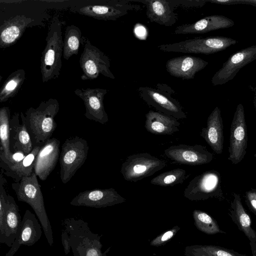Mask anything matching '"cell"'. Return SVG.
Masks as SVG:
<instances>
[{
	"instance_id": "obj_31",
	"label": "cell",
	"mask_w": 256,
	"mask_h": 256,
	"mask_svg": "<svg viewBox=\"0 0 256 256\" xmlns=\"http://www.w3.org/2000/svg\"><path fill=\"white\" fill-rule=\"evenodd\" d=\"M25 80V72L18 69L6 79L0 90V102H6L14 96L20 90Z\"/></svg>"
},
{
	"instance_id": "obj_12",
	"label": "cell",
	"mask_w": 256,
	"mask_h": 256,
	"mask_svg": "<svg viewBox=\"0 0 256 256\" xmlns=\"http://www.w3.org/2000/svg\"><path fill=\"white\" fill-rule=\"evenodd\" d=\"M256 60V44L232 54L212 78L214 86L222 85L232 80L240 70Z\"/></svg>"
},
{
	"instance_id": "obj_41",
	"label": "cell",
	"mask_w": 256,
	"mask_h": 256,
	"mask_svg": "<svg viewBox=\"0 0 256 256\" xmlns=\"http://www.w3.org/2000/svg\"><path fill=\"white\" fill-rule=\"evenodd\" d=\"M252 256H256V242H250Z\"/></svg>"
},
{
	"instance_id": "obj_2",
	"label": "cell",
	"mask_w": 256,
	"mask_h": 256,
	"mask_svg": "<svg viewBox=\"0 0 256 256\" xmlns=\"http://www.w3.org/2000/svg\"><path fill=\"white\" fill-rule=\"evenodd\" d=\"M59 110L58 100L51 98L41 102L36 108H30L24 114L20 112V117L24 122L34 148L42 146L51 138L57 126L54 118Z\"/></svg>"
},
{
	"instance_id": "obj_4",
	"label": "cell",
	"mask_w": 256,
	"mask_h": 256,
	"mask_svg": "<svg viewBox=\"0 0 256 256\" xmlns=\"http://www.w3.org/2000/svg\"><path fill=\"white\" fill-rule=\"evenodd\" d=\"M46 40L40 66L43 82L57 78L60 74L64 42L62 23L58 16H54L50 22Z\"/></svg>"
},
{
	"instance_id": "obj_20",
	"label": "cell",
	"mask_w": 256,
	"mask_h": 256,
	"mask_svg": "<svg viewBox=\"0 0 256 256\" xmlns=\"http://www.w3.org/2000/svg\"><path fill=\"white\" fill-rule=\"evenodd\" d=\"M208 64V62L201 58L183 56L168 60L166 64V68L172 76L184 80H192Z\"/></svg>"
},
{
	"instance_id": "obj_15",
	"label": "cell",
	"mask_w": 256,
	"mask_h": 256,
	"mask_svg": "<svg viewBox=\"0 0 256 256\" xmlns=\"http://www.w3.org/2000/svg\"><path fill=\"white\" fill-rule=\"evenodd\" d=\"M108 92L101 88H77L74 91L84 102V116L87 118L102 124L108 121L104 104V97Z\"/></svg>"
},
{
	"instance_id": "obj_5",
	"label": "cell",
	"mask_w": 256,
	"mask_h": 256,
	"mask_svg": "<svg viewBox=\"0 0 256 256\" xmlns=\"http://www.w3.org/2000/svg\"><path fill=\"white\" fill-rule=\"evenodd\" d=\"M138 91L142 100L158 112L177 120L186 118L179 102L172 96L174 91L168 84H158L155 88L141 86Z\"/></svg>"
},
{
	"instance_id": "obj_30",
	"label": "cell",
	"mask_w": 256,
	"mask_h": 256,
	"mask_svg": "<svg viewBox=\"0 0 256 256\" xmlns=\"http://www.w3.org/2000/svg\"><path fill=\"white\" fill-rule=\"evenodd\" d=\"M82 38L81 30L78 26L72 24L66 28L63 40V57L66 60L78 54Z\"/></svg>"
},
{
	"instance_id": "obj_33",
	"label": "cell",
	"mask_w": 256,
	"mask_h": 256,
	"mask_svg": "<svg viewBox=\"0 0 256 256\" xmlns=\"http://www.w3.org/2000/svg\"><path fill=\"white\" fill-rule=\"evenodd\" d=\"M186 178V170L178 168L160 174L150 182L151 184L161 186H173L183 183Z\"/></svg>"
},
{
	"instance_id": "obj_7",
	"label": "cell",
	"mask_w": 256,
	"mask_h": 256,
	"mask_svg": "<svg viewBox=\"0 0 256 256\" xmlns=\"http://www.w3.org/2000/svg\"><path fill=\"white\" fill-rule=\"evenodd\" d=\"M238 42L232 38L215 36L196 38L178 42L162 44L158 48L163 52L210 54L222 51Z\"/></svg>"
},
{
	"instance_id": "obj_28",
	"label": "cell",
	"mask_w": 256,
	"mask_h": 256,
	"mask_svg": "<svg viewBox=\"0 0 256 256\" xmlns=\"http://www.w3.org/2000/svg\"><path fill=\"white\" fill-rule=\"evenodd\" d=\"M40 148V146H34L22 161L10 168L2 169V172L13 178L14 182H19L24 176H31L34 172L36 156Z\"/></svg>"
},
{
	"instance_id": "obj_40",
	"label": "cell",
	"mask_w": 256,
	"mask_h": 256,
	"mask_svg": "<svg viewBox=\"0 0 256 256\" xmlns=\"http://www.w3.org/2000/svg\"><path fill=\"white\" fill-rule=\"evenodd\" d=\"M246 3L247 4L256 6V0H228V4Z\"/></svg>"
},
{
	"instance_id": "obj_42",
	"label": "cell",
	"mask_w": 256,
	"mask_h": 256,
	"mask_svg": "<svg viewBox=\"0 0 256 256\" xmlns=\"http://www.w3.org/2000/svg\"><path fill=\"white\" fill-rule=\"evenodd\" d=\"M254 104L255 108V109L256 110V88L254 91Z\"/></svg>"
},
{
	"instance_id": "obj_6",
	"label": "cell",
	"mask_w": 256,
	"mask_h": 256,
	"mask_svg": "<svg viewBox=\"0 0 256 256\" xmlns=\"http://www.w3.org/2000/svg\"><path fill=\"white\" fill-rule=\"evenodd\" d=\"M87 141L78 136L66 139L62 146L59 160L60 178L68 183L84 164L88 152Z\"/></svg>"
},
{
	"instance_id": "obj_24",
	"label": "cell",
	"mask_w": 256,
	"mask_h": 256,
	"mask_svg": "<svg viewBox=\"0 0 256 256\" xmlns=\"http://www.w3.org/2000/svg\"><path fill=\"white\" fill-rule=\"evenodd\" d=\"M20 114L14 113L10 118V147L12 152L21 151L26 155L30 154L34 146L30 134Z\"/></svg>"
},
{
	"instance_id": "obj_38",
	"label": "cell",
	"mask_w": 256,
	"mask_h": 256,
	"mask_svg": "<svg viewBox=\"0 0 256 256\" xmlns=\"http://www.w3.org/2000/svg\"><path fill=\"white\" fill-rule=\"evenodd\" d=\"M246 204L250 210L256 216V191L250 190L246 194Z\"/></svg>"
},
{
	"instance_id": "obj_36",
	"label": "cell",
	"mask_w": 256,
	"mask_h": 256,
	"mask_svg": "<svg viewBox=\"0 0 256 256\" xmlns=\"http://www.w3.org/2000/svg\"><path fill=\"white\" fill-rule=\"evenodd\" d=\"M180 229L178 226L164 232L150 242V245L154 246H160L164 245L169 242Z\"/></svg>"
},
{
	"instance_id": "obj_37",
	"label": "cell",
	"mask_w": 256,
	"mask_h": 256,
	"mask_svg": "<svg viewBox=\"0 0 256 256\" xmlns=\"http://www.w3.org/2000/svg\"><path fill=\"white\" fill-rule=\"evenodd\" d=\"M172 2L176 8L180 6L186 8L201 7L207 2L206 0H172Z\"/></svg>"
},
{
	"instance_id": "obj_13",
	"label": "cell",
	"mask_w": 256,
	"mask_h": 256,
	"mask_svg": "<svg viewBox=\"0 0 256 256\" xmlns=\"http://www.w3.org/2000/svg\"><path fill=\"white\" fill-rule=\"evenodd\" d=\"M164 154L169 159L180 164L196 166L210 162L212 154L202 146L178 144L172 146L164 150Z\"/></svg>"
},
{
	"instance_id": "obj_11",
	"label": "cell",
	"mask_w": 256,
	"mask_h": 256,
	"mask_svg": "<svg viewBox=\"0 0 256 256\" xmlns=\"http://www.w3.org/2000/svg\"><path fill=\"white\" fill-rule=\"evenodd\" d=\"M230 156L228 159L234 164L240 162L246 153L248 144L247 130L244 108L238 105L230 126Z\"/></svg>"
},
{
	"instance_id": "obj_21",
	"label": "cell",
	"mask_w": 256,
	"mask_h": 256,
	"mask_svg": "<svg viewBox=\"0 0 256 256\" xmlns=\"http://www.w3.org/2000/svg\"><path fill=\"white\" fill-rule=\"evenodd\" d=\"M234 24V22L225 16H206L194 23L184 24L176 27L174 34H198L208 32L220 29L228 28Z\"/></svg>"
},
{
	"instance_id": "obj_25",
	"label": "cell",
	"mask_w": 256,
	"mask_h": 256,
	"mask_svg": "<svg viewBox=\"0 0 256 256\" xmlns=\"http://www.w3.org/2000/svg\"><path fill=\"white\" fill-rule=\"evenodd\" d=\"M144 127L154 134H172L178 132L180 123L177 119L160 112L150 110L146 114Z\"/></svg>"
},
{
	"instance_id": "obj_3",
	"label": "cell",
	"mask_w": 256,
	"mask_h": 256,
	"mask_svg": "<svg viewBox=\"0 0 256 256\" xmlns=\"http://www.w3.org/2000/svg\"><path fill=\"white\" fill-rule=\"evenodd\" d=\"M12 187L18 201L27 203L34 210L44 231L50 246L54 244L52 228L46 214L44 199L37 176L34 172L30 176H24Z\"/></svg>"
},
{
	"instance_id": "obj_34",
	"label": "cell",
	"mask_w": 256,
	"mask_h": 256,
	"mask_svg": "<svg viewBox=\"0 0 256 256\" xmlns=\"http://www.w3.org/2000/svg\"><path fill=\"white\" fill-rule=\"evenodd\" d=\"M190 247L195 250L203 252L214 256H247L232 250L214 245H192Z\"/></svg>"
},
{
	"instance_id": "obj_17",
	"label": "cell",
	"mask_w": 256,
	"mask_h": 256,
	"mask_svg": "<svg viewBox=\"0 0 256 256\" xmlns=\"http://www.w3.org/2000/svg\"><path fill=\"white\" fill-rule=\"evenodd\" d=\"M218 181L216 172H206L192 180L185 188L184 195L190 200L208 199L216 195Z\"/></svg>"
},
{
	"instance_id": "obj_35",
	"label": "cell",
	"mask_w": 256,
	"mask_h": 256,
	"mask_svg": "<svg viewBox=\"0 0 256 256\" xmlns=\"http://www.w3.org/2000/svg\"><path fill=\"white\" fill-rule=\"evenodd\" d=\"M6 182L1 172L0 176V239L4 236V230L5 218L8 202V194H7L4 184Z\"/></svg>"
},
{
	"instance_id": "obj_8",
	"label": "cell",
	"mask_w": 256,
	"mask_h": 256,
	"mask_svg": "<svg viewBox=\"0 0 256 256\" xmlns=\"http://www.w3.org/2000/svg\"><path fill=\"white\" fill-rule=\"evenodd\" d=\"M84 50L79 62L82 74V80H93L100 74L110 78L115 77L110 70V60L108 56L92 44L88 38H82Z\"/></svg>"
},
{
	"instance_id": "obj_16",
	"label": "cell",
	"mask_w": 256,
	"mask_h": 256,
	"mask_svg": "<svg viewBox=\"0 0 256 256\" xmlns=\"http://www.w3.org/2000/svg\"><path fill=\"white\" fill-rule=\"evenodd\" d=\"M42 225L29 210L24 212L14 244L5 256H13L22 245L31 246L41 238Z\"/></svg>"
},
{
	"instance_id": "obj_22",
	"label": "cell",
	"mask_w": 256,
	"mask_h": 256,
	"mask_svg": "<svg viewBox=\"0 0 256 256\" xmlns=\"http://www.w3.org/2000/svg\"><path fill=\"white\" fill-rule=\"evenodd\" d=\"M34 19L24 15L11 17L0 26V47L5 48L14 44Z\"/></svg>"
},
{
	"instance_id": "obj_29",
	"label": "cell",
	"mask_w": 256,
	"mask_h": 256,
	"mask_svg": "<svg viewBox=\"0 0 256 256\" xmlns=\"http://www.w3.org/2000/svg\"><path fill=\"white\" fill-rule=\"evenodd\" d=\"M10 110L8 106L0 109V160H9L12 152L10 147Z\"/></svg>"
},
{
	"instance_id": "obj_23",
	"label": "cell",
	"mask_w": 256,
	"mask_h": 256,
	"mask_svg": "<svg viewBox=\"0 0 256 256\" xmlns=\"http://www.w3.org/2000/svg\"><path fill=\"white\" fill-rule=\"evenodd\" d=\"M223 124L220 110L216 107L208 118L206 126L200 135L217 154H221L224 147Z\"/></svg>"
},
{
	"instance_id": "obj_39",
	"label": "cell",
	"mask_w": 256,
	"mask_h": 256,
	"mask_svg": "<svg viewBox=\"0 0 256 256\" xmlns=\"http://www.w3.org/2000/svg\"><path fill=\"white\" fill-rule=\"evenodd\" d=\"M184 255L185 256H214L203 252L195 250L191 248L190 246H187L186 247Z\"/></svg>"
},
{
	"instance_id": "obj_10",
	"label": "cell",
	"mask_w": 256,
	"mask_h": 256,
	"mask_svg": "<svg viewBox=\"0 0 256 256\" xmlns=\"http://www.w3.org/2000/svg\"><path fill=\"white\" fill-rule=\"evenodd\" d=\"M142 9L139 4H133L129 0L106 1L101 4L87 5L76 8L82 15L104 20H116L128 12Z\"/></svg>"
},
{
	"instance_id": "obj_19",
	"label": "cell",
	"mask_w": 256,
	"mask_h": 256,
	"mask_svg": "<svg viewBox=\"0 0 256 256\" xmlns=\"http://www.w3.org/2000/svg\"><path fill=\"white\" fill-rule=\"evenodd\" d=\"M130 2L142 3L146 8V15L150 22L166 26L174 25L178 14L172 0H129Z\"/></svg>"
},
{
	"instance_id": "obj_26",
	"label": "cell",
	"mask_w": 256,
	"mask_h": 256,
	"mask_svg": "<svg viewBox=\"0 0 256 256\" xmlns=\"http://www.w3.org/2000/svg\"><path fill=\"white\" fill-rule=\"evenodd\" d=\"M22 220L18 206L14 198L8 194L4 234L2 238L0 239V244H4L12 247Z\"/></svg>"
},
{
	"instance_id": "obj_1",
	"label": "cell",
	"mask_w": 256,
	"mask_h": 256,
	"mask_svg": "<svg viewBox=\"0 0 256 256\" xmlns=\"http://www.w3.org/2000/svg\"><path fill=\"white\" fill-rule=\"evenodd\" d=\"M62 225L61 240L66 255L72 250L73 256H106L110 250V246L102 252V235L92 232L82 219L66 218Z\"/></svg>"
},
{
	"instance_id": "obj_14",
	"label": "cell",
	"mask_w": 256,
	"mask_h": 256,
	"mask_svg": "<svg viewBox=\"0 0 256 256\" xmlns=\"http://www.w3.org/2000/svg\"><path fill=\"white\" fill-rule=\"evenodd\" d=\"M126 200L114 188L94 189L80 192L70 202L74 206L101 208L124 202Z\"/></svg>"
},
{
	"instance_id": "obj_18",
	"label": "cell",
	"mask_w": 256,
	"mask_h": 256,
	"mask_svg": "<svg viewBox=\"0 0 256 256\" xmlns=\"http://www.w3.org/2000/svg\"><path fill=\"white\" fill-rule=\"evenodd\" d=\"M60 141L54 138L48 140L41 146L36 156L34 172L44 181L53 171L60 156Z\"/></svg>"
},
{
	"instance_id": "obj_32",
	"label": "cell",
	"mask_w": 256,
	"mask_h": 256,
	"mask_svg": "<svg viewBox=\"0 0 256 256\" xmlns=\"http://www.w3.org/2000/svg\"><path fill=\"white\" fill-rule=\"evenodd\" d=\"M192 217L196 227L199 230L206 234L226 233L220 228L217 222L204 212L195 210L192 212Z\"/></svg>"
},
{
	"instance_id": "obj_9",
	"label": "cell",
	"mask_w": 256,
	"mask_h": 256,
	"mask_svg": "<svg viewBox=\"0 0 256 256\" xmlns=\"http://www.w3.org/2000/svg\"><path fill=\"white\" fill-rule=\"evenodd\" d=\"M166 166V162L148 153L128 156L122 165L120 172L124 179L136 182L153 175Z\"/></svg>"
},
{
	"instance_id": "obj_27",
	"label": "cell",
	"mask_w": 256,
	"mask_h": 256,
	"mask_svg": "<svg viewBox=\"0 0 256 256\" xmlns=\"http://www.w3.org/2000/svg\"><path fill=\"white\" fill-rule=\"evenodd\" d=\"M234 197L230 214L232 220L250 242H256V231L252 226L251 219L242 206L240 196L234 194Z\"/></svg>"
}]
</instances>
